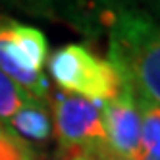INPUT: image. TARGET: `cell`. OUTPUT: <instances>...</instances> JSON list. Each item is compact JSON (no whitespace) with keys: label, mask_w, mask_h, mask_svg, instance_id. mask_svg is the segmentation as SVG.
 <instances>
[{"label":"cell","mask_w":160,"mask_h":160,"mask_svg":"<svg viewBox=\"0 0 160 160\" xmlns=\"http://www.w3.org/2000/svg\"><path fill=\"white\" fill-rule=\"evenodd\" d=\"M141 112V160L160 151V106L139 100Z\"/></svg>","instance_id":"obj_9"},{"label":"cell","mask_w":160,"mask_h":160,"mask_svg":"<svg viewBox=\"0 0 160 160\" xmlns=\"http://www.w3.org/2000/svg\"><path fill=\"white\" fill-rule=\"evenodd\" d=\"M135 4L160 21V0H135Z\"/></svg>","instance_id":"obj_13"},{"label":"cell","mask_w":160,"mask_h":160,"mask_svg":"<svg viewBox=\"0 0 160 160\" xmlns=\"http://www.w3.org/2000/svg\"><path fill=\"white\" fill-rule=\"evenodd\" d=\"M48 72L62 93L106 104L114 100L123 87L114 66L98 58L83 44H64L48 58Z\"/></svg>","instance_id":"obj_2"},{"label":"cell","mask_w":160,"mask_h":160,"mask_svg":"<svg viewBox=\"0 0 160 160\" xmlns=\"http://www.w3.org/2000/svg\"><path fill=\"white\" fill-rule=\"evenodd\" d=\"M31 100H39V98H35L23 87H19L16 81H12L4 72H0V123L6 125L8 120Z\"/></svg>","instance_id":"obj_10"},{"label":"cell","mask_w":160,"mask_h":160,"mask_svg":"<svg viewBox=\"0 0 160 160\" xmlns=\"http://www.w3.org/2000/svg\"><path fill=\"white\" fill-rule=\"evenodd\" d=\"M102 122L112 154L141 160V112L139 102L128 85L122 87L114 100L102 104Z\"/></svg>","instance_id":"obj_4"},{"label":"cell","mask_w":160,"mask_h":160,"mask_svg":"<svg viewBox=\"0 0 160 160\" xmlns=\"http://www.w3.org/2000/svg\"><path fill=\"white\" fill-rule=\"evenodd\" d=\"M143 160H160V151L158 152H152V154H147Z\"/></svg>","instance_id":"obj_15"},{"label":"cell","mask_w":160,"mask_h":160,"mask_svg":"<svg viewBox=\"0 0 160 160\" xmlns=\"http://www.w3.org/2000/svg\"><path fill=\"white\" fill-rule=\"evenodd\" d=\"M131 6H137L135 0H56V14L62 23L87 37H97Z\"/></svg>","instance_id":"obj_5"},{"label":"cell","mask_w":160,"mask_h":160,"mask_svg":"<svg viewBox=\"0 0 160 160\" xmlns=\"http://www.w3.org/2000/svg\"><path fill=\"white\" fill-rule=\"evenodd\" d=\"M0 160H35V152L27 141L8 129L0 135Z\"/></svg>","instance_id":"obj_12"},{"label":"cell","mask_w":160,"mask_h":160,"mask_svg":"<svg viewBox=\"0 0 160 160\" xmlns=\"http://www.w3.org/2000/svg\"><path fill=\"white\" fill-rule=\"evenodd\" d=\"M108 62L135 98L160 106V21L131 6L110 23Z\"/></svg>","instance_id":"obj_1"},{"label":"cell","mask_w":160,"mask_h":160,"mask_svg":"<svg viewBox=\"0 0 160 160\" xmlns=\"http://www.w3.org/2000/svg\"><path fill=\"white\" fill-rule=\"evenodd\" d=\"M95 160H128V158H120V156H116V154H112V152L108 151V152H102L100 156H97Z\"/></svg>","instance_id":"obj_14"},{"label":"cell","mask_w":160,"mask_h":160,"mask_svg":"<svg viewBox=\"0 0 160 160\" xmlns=\"http://www.w3.org/2000/svg\"><path fill=\"white\" fill-rule=\"evenodd\" d=\"M8 131V128H6V125H2V123H0V135H2V133H6Z\"/></svg>","instance_id":"obj_16"},{"label":"cell","mask_w":160,"mask_h":160,"mask_svg":"<svg viewBox=\"0 0 160 160\" xmlns=\"http://www.w3.org/2000/svg\"><path fill=\"white\" fill-rule=\"evenodd\" d=\"M14 60L16 64L31 75H42V66L48 56V41L44 33L33 25L18 21L14 27Z\"/></svg>","instance_id":"obj_7"},{"label":"cell","mask_w":160,"mask_h":160,"mask_svg":"<svg viewBox=\"0 0 160 160\" xmlns=\"http://www.w3.org/2000/svg\"><path fill=\"white\" fill-rule=\"evenodd\" d=\"M54 129L66 158L95 160L108 152V139L102 122V104L75 95L58 93L50 98Z\"/></svg>","instance_id":"obj_3"},{"label":"cell","mask_w":160,"mask_h":160,"mask_svg":"<svg viewBox=\"0 0 160 160\" xmlns=\"http://www.w3.org/2000/svg\"><path fill=\"white\" fill-rule=\"evenodd\" d=\"M6 128L14 131L23 141H47L52 133V120L48 104L41 100H31L21 106L12 118L8 120Z\"/></svg>","instance_id":"obj_8"},{"label":"cell","mask_w":160,"mask_h":160,"mask_svg":"<svg viewBox=\"0 0 160 160\" xmlns=\"http://www.w3.org/2000/svg\"><path fill=\"white\" fill-rule=\"evenodd\" d=\"M0 10L18 12L37 19L58 21L56 14V0H0Z\"/></svg>","instance_id":"obj_11"},{"label":"cell","mask_w":160,"mask_h":160,"mask_svg":"<svg viewBox=\"0 0 160 160\" xmlns=\"http://www.w3.org/2000/svg\"><path fill=\"white\" fill-rule=\"evenodd\" d=\"M66 160H87V158H66Z\"/></svg>","instance_id":"obj_17"},{"label":"cell","mask_w":160,"mask_h":160,"mask_svg":"<svg viewBox=\"0 0 160 160\" xmlns=\"http://www.w3.org/2000/svg\"><path fill=\"white\" fill-rule=\"evenodd\" d=\"M18 19L10 18L8 14L0 12V72H4L12 81H16L19 87H23L27 93H31L35 98H39L44 104H50V85L48 79L42 75H31L25 73L14 60V27Z\"/></svg>","instance_id":"obj_6"}]
</instances>
